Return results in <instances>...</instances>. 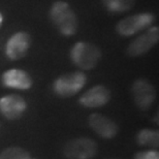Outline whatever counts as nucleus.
Wrapping results in <instances>:
<instances>
[{
    "label": "nucleus",
    "mask_w": 159,
    "mask_h": 159,
    "mask_svg": "<svg viewBox=\"0 0 159 159\" xmlns=\"http://www.w3.org/2000/svg\"><path fill=\"white\" fill-rule=\"evenodd\" d=\"M110 159H119V158H110Z\"/></svg>",
    "instance_id": "nucleus-18"
},
{
    "label": "nucleus",
    "mask_w": 159,
    "mask_h": 159,
    "mask_svg": "<svg viewBox=\"0 0 159 159\" xmlns=\"http://www.w3.org/2000/svg\"><path fill=\"white\" fill-rule=\"evenodd\" d=\"M133 159H159V152L157 150H146L138 152Z\"/></svg>",
    "instance_id": "nucleus-16"
},
{
    "label": "nucleus",
    "mask_w": 159,
    "mask_h": 159,
    "mask_svg": "<svg viewBox=\"0 0 159 159\" xmlns=\"http://www.w3.org/2000/svg\"><path fill=\"white\" fill-rule=\"evenodd\" d=\"M131 95L135 106L142 111H147L156 99V90L153 84L146 79H138L131 86Z\"/></svg>",
    "instance_id": "nucleus-7"
},
{
    "label": "nucleus",
    "mask_w": 159,
    "mask_h": 159,
    "mask_svg": "<svg viewBox=\"0 0 159 159\" xmlns=\"http://www.w3.org/2000/svg\"><path fill=\"white\" fill-rule=\"evenodd\" d=\"M159 39V28L151 26L133 39L127 47V54L130 57L143 56L156 46Z\"/></svg>",
    "instance_id": "nucleus-6"
},
{
    "label": "nucleus",
    "mask_w": 159,
    "mask_h": 159,
    "mask_svg": "<svg viewBox=\"0 0 159 159\" xmlns=\"http://www.w3.org/2000/svg\"><path fill=\"white\" fill-rule=\"evenodd\" d=\"M30 153L22 147H8L0 153V159H31Z\"/></svg>",
    "instance_id": "nucleus-15"
},
{
    "label": "nucleus",
    "mask_w": 159,
    "mask_h": 159,
    "mask_svg": "<svg viewBox=\"0 0 159 159\" xmlns=\"http://www.w3.org/2000/svg\"><path fill=\"white\" fill-rule=\"evenodd\" d=\"M154 21L155 16L152 12H139L120 20L116 26V31L121 36L130 37L148 29Z\"/></svg>",
    "instance_id": "nucleus-4"
},
{
    "label": "nucleus",
    "mask_w": 159,
    "mask_h": 159,
    "mask_svg": "<svg viewBox=\"0 0 159 159\" xmlns=\"http://www.w3.org/2000/svg\"><path fill=\"white\" fill-rule=\"evenodd\" d=\"M107 11L115 14L127 11L134 5V0H101Z\"/></svg>",
    "instance_id": "nucleus-14"
},
{
    "label": "nucleus",
    "mask_w": 159,
    "mask_h": 159,
    "mask_svg": "<svg viewBox=\"0 0 159 159\" xmlns=\"http://www.w3.org/2000/svg\"><path fill=\"white\" fill-rule=\"evenodd\" d=\"M31 159H35V158H31Z\"/></svg>",
    "instance_id": "nucleus-19"
},
{
    "label": "nucleus",
    "mask_w": 159,
    "mask_h": 159,
    "mask_svg": "<svg viewBox=\"0 0 159 159\" xmlns=\"http://www.w3.org/2000/svg\"><path fill=\"white\" fill-rule=\"evenodd\" d=\"M2 23H3V15L0 12V27H1Z\"/></svg>",
    "instance_id": "nucleus-17"
},
{
    "label": "nucleus",
    "mask_w": 159,
    "mask_h": 159,
    "mask_svg": "<svg viewBox=\"0 0 159 159\" xmlns=\"http://www.w3.org/2000/svg\"><path fill=\"white\" fill-rule=\"evenodd\" d=\"M31 44V37L25 31L14 33L6 41L4 53L9 60L16 61L26 56Z\"/></svg>",
    "instance_id": "nucleus-8"
},
{
    "label": "nucleus",
    "mask_w": 159,
    "mask_h": 159,
    "mask_svg": "<svg viewBox=\"0 0 159 159\" xmlns=\"http://www.w3.org/2000/svg\"><path fill=\"white\" fill-rule=\"evenodd\" d=\"M50 19L63 36L75 35L78 30V18L68 3L62 0L55 1L50 8Z\"/></svg>",
    "instance_id": "nucleus-1"
},
{
    "label": "nucleus",
    "mask_w": 159,
    "mask_h": 159,
    "mask_svg": "<svg viewBox=\"0 0 159 159\" xmlns=\"http://www.w3.org/2000/svg\"><path fill=\"white\" fill-rule=\"evenodd\" d=\"M87 83V75L82 71L61 75L53 83V91L60 97H71L78 94Z\"/></svg>",
    "instance_id": "nucleus-3"
},
{
    "label": "nucleus",
    "mask_w": 159,
    "mask_h": 159,
    "mask_svg": "<svg viewBox=\"0 0 159 159\" xmlns=\"http://www.w3.org/2000/svg\"><path fill=\"white\" fill-rule=\"evenodd\" d=\"M97 152V143L88 136L71 139L63 147V155L67 159H92Z\"/></svg>",
    "instance_id": "nucleus-5"
},
{
    "label": "nucleus",
    "mask_w": 159,
    "mask_h": 159,
    "mask_svg": "<svg viewBox=\"0 0 159 159\" xmlns=\"http://www.w3.org/2000/svg\"><path fill=\"white\" fill-rule=\"evenodd\" d=\"M1 81L4 87L17 90H28L33 85L29 74L18 68H11L3 72Z\"/></svg>",
    "instance_id": "nucleus-12"
},
{
    "label": "nucleus",
    "mask_w": 159,
    "mask_h": 159,
    "mask_svg": "<svg viewBox=\"0 0 159 159\" xmlns=\"http://www.w3.org/2000/svg\"><path fill=\"white\" fill-rule=\"evenodd\" d=\"M27 110V102L18 94H8L0 98V114L7 120L20 119Z\"/></svg>",
    "instance_id": "nucleus-9"
},
{
    "label": "nucleus",
    "mask_w": 159,
    "mask_h": 159,
    "mask_svg": "<svg viewBox=\"0 0 159 159\" xmlns=\"http://www.w3.org/2000/svg\"><path fill=\"white\" fill-rule=\"evenodd\" d=\"M88 125L97 135L107 139H114L119 131L115 121L98 113H93L88 117Z\"/></svg>",
    "instance_id": "nucleus-10"
},
{
    "label": "nucleus",
    "mask_w": 159,
    "mask_h": 159,
    "mask_svg": "<svg viewBox=\"0 0 159 159\" xmlns=\"http://www.w3.org/2000/svg\"><path fill=\"white\" fill-rule=\"evenodd\" d=\"M138 145L142 147L157 149L159 146V132L158 130L144 128L138 131L135 136Z\"/></svg>",
    "instance_id": "nucleus-13"
},
{
    "label": "nucleus",
    "mask_w": 159,
    "mask_h": 159,
    "mask_svg": "<svg viewBox=\"0 0 159 159\" xmlns=\"http://www.w3.org/2000/svg\"><path fill=\"white\" fill-rule=\"evenodd\" d=\"M70 59L79 68L91 70L95 68L101 59L99 48L89 41H78L70 50Z\"/></svg>",
    "instance_id": "nucleus-2"
},
{
    "label": "nucleus",
    "mask_w": 159,
    "mask_h": 159,
    "mask_svg": "<svg viewBox=\"0 0 159 159\" xmlns=\"http://www.w3.org/2000/svg\"><path fill=\"white\" fill-rule=\"evenodd\" d=\"M111 100V91L103 85L91 87L80 97L79 103L88 109L101 107Z\"/></svg>",
    "instance_id": "nucleus-11"
}]
</instances>
